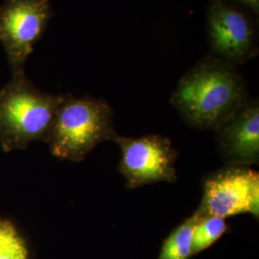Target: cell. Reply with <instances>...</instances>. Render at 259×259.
Listing matches in <instances>:
<instances>
[{"instance_id":"obj_1","label":"cell","mask_w":259,"mask_h":259,"mask_svg":"<svg viewBox=\"0 0 259 259\" xmlns=\"http://www.w3.org/2000/svg\"><path fill=\"white\" fill-rule=\"evenodd\" d=\"M249 100L247 84L236 65L205 56L185 73L171 104L190 127L218 129Z\"/></svg>"},{"instance_id":"obj_2","label":"cell","mask_w":259,"mask_h":259,"mask_svg":"<svg viewBox=\"0 0 259 259\" xmlns=\"http://www.w3.org/2000/svg\"><path fill=\"white\" fill-rule=\"evenodd\" d=\"M65 94L38 90L25 73L14 75L0 90V146L4 152L27 148L47 137Z\"/></svg>"},{"instance_id":"obj_3","label":"cell","mask_w":259,"mask_h":259,"mask_svg":"<svg viewBox=\"0 0 259 259\" xmlns=\"http://www.w3.org/2000/svg\"><path fill=\"white\" fill-rule=\"evenodd\" d=\"M116 135L113 112L105 100L65 95L45 141L57 158L80 162Z\"/></svg>"},{"instance_id":"obj_4","label":"cell","mask_w":259,"mask_h":259,"mask_svg":"<svg viewBox=\"0 0 259 259\" xmlns=\"http://www.w3.org/2000/svg\"><path fill=\"white\" fill-rule=\"evenodd\" d=\"M53 16L50 0H4L0 6V42L12 76L24 67Z\"/></svg>"},{"instance_id":"obj_5","label":"cell","mask_w":259,"mask_h":259,"mask_svg":"<svg viewBox=\"0 0 259 259\" xmlns=\"http://www.w3.org/2000/svg\"><path fill=\"white\" fill-rule=\"evenodd\" d=\"M121 151L119 172L128 189L159 182L176 183L178 152L172 141L159 135L128 138L116 135Z\"/></svg>"},{"instance_id":"obj_6","label":"cell","mask_w":259,"mask_h":259,"mask_svg":"<svg viewBox=\"0 0 259 259\" xmlns=\"http://www.w3.org/2000/svg\"><path fill=\"white\" fill-rule=\"evenodd\" d=\"M248 11L233 0L209 1L207 31L211 55L237 65L257 54V31Z\"/></svg>"},{"instance_id":"obj_7","label":"cell","mask_w":259,"mask_h":259,"mask_svg":"<svg viewBox=\"0 0 259 259\" xmlns=\"http://www.w3.org/2000/svg\"><path fill=\"white\" fill-rule=\"evenodd\" d=\"M198 215L228 218L249 213L258 218L259 174L249 167L226 166L205 177Z\"/></svg>"},{"instance_id":"obj_8","label":"cell","mask_w":259,"mask_h":259,"mask_svg":"<svg viewBox=\"0 0 259 259\" xmlns=\"http://www.w3.org/2000/svg\"><path fill=\"white\" fill-rule=\"evenodd\" d=\"M219 154L226 166L249 167L259 162L258 99H249L215 130Z\"/></svg>"},{"instance_id":"obj_9","label":"cell","mask_w":259,"mask_h":259,"mask_svg":"<svg viewBox=\"0 0 259 259\" xmlns=\"http://www.w3.org/2000/svg\"><path fill=\"white\" fill-rule=\"evenodd\" d=\"M198 220L194 213L170 232L162 243L157 259H189L191 256V240L195 224Z\"/></svg>"},{"instance_id":"obj_10","label":"cell","mask_w":259,"mask_h":259,"mask_svg":"<svg viewBox=\"0 0 259 259\" xmlns=\"http://www.w3.org/2000/svg\"><path fill=\"white\" fill-rule=\"evenodd\" d=\"M197 216L191 240V256L209 249L229 229L226 219L222 217L198 214Z\"/></svg>"},{"instance_id":"obj_11","label":"cell","mask_w":259,"mask_h":259,"mask_svg":"<svg viewBox=\"0 0 259 259\" xmlns=\"http://www.w3.org/2000/svg\"><path fill=\"white\" fill-rule=\"evenodd\" d=\"M0 259H29L26 242L15 225L0 219Z\"/></svg>"},{"instance_id":"obj_12","label":"cell","mask_w":259,"mask_h":259,"mask_svg":"<svg viewBox=\"0 0 259 259\" xmlns=\"http://www.w3.org/2000/svg\"><path fill=\"white\" fill-rule=\"evenodd\" d=\"M244 8L249 10L253 15L258 16L259 0H233Z\"/></svg>"}]
</instances>
